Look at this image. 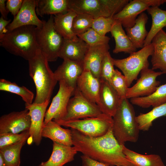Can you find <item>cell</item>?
<instances>
[{
  "label": "cell",
  "instance_id": "1",
  "mask_svg": "<svg viewBox=\"0 0 166 166\" xmlns=\"http://www.w3.org/2000/svg\"><path fill=\"white\" fill-rule=\"evenodd\" d=\"M73 147L83 155L109 166H134L123 152L120 144L110 129L105 135L89 136L70 128Z\"/></svg>",
  "mask_w": 166,
  "mask_h": 166
},
{
  "label": "cell",
  "instance_id": "2",
  "mask_svg": "<svg viewBox=\"0 0 166 166\" xmlns=\"http://www.w3.org/2000/svg\"><path fill=\"white\" fill-rule=\"evenodd\" d=\"M28 61L29 74L35 85L36 94L33 103H43L50 100L57 82L48 61L38 49Z\"/></svg>",
  "mask_w": 166,
  "mask_h": 166
},
{
  "label": "cell",
  "instance_id": "3",
  "mask_svg": "<svg viewBox=\"0 0 166 166\" xmlns=\"http://www.w3.org/2000/svg\"><path fill=\"white\" fill-rule=\"evenodd\" d=\"M36 26L17 28L0 38V45L11 54L29 61L39 49L35 36Z\"/></svg>",
  "mask_w": 166,
  "mask_h": 166
},
{
  "label": "cell",
  "instance_id": "4",
  "mask_svg": "<svg viewBox=\"0 0 166 166\" xmlns=\"http://www.w3.org/2000/svg\"><path fill=\"white\" fill-rule=\"evenodd\" d=\"M133 107L128 99H121L115 114L112 117V131L121 145L126 142H136L138 140L140 129L136 120Z\"/></svg>",
  "mask_w": 166,
  "mask_h": 166
},
{
  "label": "cell",
  "instance_id": "5",
  "mask_svg": "<svg viewBox=\"0 0 166 166\" xmlns=\"http://www.w3.org/2000/svg\"><path fill=\"white\" fill-rule=\"evenodd\" d=\"M36 38L39 49L49 62L56 61L64 39L56 29L54 17L51 15L42 26L35 28Z\"/></svg>",
  "mask_w": 166,
  "mask_h": 166
},
{
  "label": "cell",
  "instance_id": "6",
  "mask_svg": "<svg viewBox=\"0 0 166 166\" xmlns=\"http://www.w3.org/2000/svg\"><path fill=\"white\" fill-rule=\"evenodd\" d=\"M153 50V45L150 44L143 47L140 50L130 54L122 59H113L114 65L123 73L126 79L129 88L143 69L148 68V58L152 56Z\"/></svg>",
  "mask_w": 166,
  "mask_h": 166
},
{
  "label": "cell",
  "instance_id": "7",
  "mask_svg": "<svg viewBox=\"0 0 166 166\" xmlns=\"http://www.w3.org/2000/svg\"><path fill=\"white\" fill-rule=\"evenodd\" d=\"M54 121L61 126L70 127L86 135L95 137L106 134L112 128L113 123L112 117L103 113L96 117L68 121Z\"/></svg>",
  "mask_w": 166,
  "mask_h": 166
},
{
  "label": "cell",
  "instance_id": "8",
  "mask_svg": "<svg viewBox=\"0 0 166 166\" xmlns=\"http://www.w3.org/2000/svg\"><path fill=\"white\" fill-rule=\"evenodd\" d=\"M97 104L85 97L77 88L68 102L66 113L61 120L68 121L96 117L101 114Z\"/></svg>",
  "mask_w": 166,
  "mask_h": 166
},
{
  "label": "cell",
  "instance_id": "9",
  "mask_svg": "<svg viewBox=\"0 0 166 166\" xmlns=\"http://www.w3.org/2000/svg\"><path fill=\"white\" fill-rule=\"evenodd\" d=\"M166 0H133L129 2L113 18L120 21L125 28L133 26L137 16L149 8L159 6L165 3Z\"/></svg>",
  "mask_w": 166,
  "mask_h": 166
},
{
  "label": "cell",
  "instance_id": "10",
  "mask_svg": "<svg viewBox=\"0 0 166 166\" xmlns=\"http://www.w3.org/2000/svg\"><path fill=\"white\" fill-rule=\"evenodd\" d=\"M59 90L45 113L44 124L52 120H62L66 113L69 100L74 95L75 90L69 86L65 81H59Z\"/></svg>",
  "mask_w": 166,
  "mask_h": 166
},
{
  "label": "cell",
  "instance_id": "11",
  "mask_svg": "<svg viewBox=\"0 0 166 166\" xmlns=\"http://www.w3.org/2000/svg\"><path fill=\"white\" fill-rule=\"evenodd\" d=\"M164 73L156 72L148 68L142 70L140 72V77L136 83L128 89L126 98L147 96L153 93L160 84L156 78Z\"/></svg>",
  "mask_w": 166,
  "mask_h": 166
},
{
  "label": "cell",
  "instance_id": "12",
  "mask_svg": "<svg viewBox=\"0 0 166 166\" xmlns=\"http://www.w3.org/2000/svg\"><path fill=\"white\" fill-rule=\"evenodd\" d=\"M31 123L28 110L13 112L2 116L0 118V134H18L29 130Z\"/></svg>",
  "mask_w": 166,
  "mask_h": 166
},
{
  "label": "cell",
  "instance_id": "13",
  "mask_svg": "<svg viewBox=\"0 0 166 166\" xmlns=\"http://www.w3.org/2000/svg\"><path fill=\"white\" fill-rule=\"evenodd\" d=\"M50 100L40 104L33 103L25 104V109L29 111L31 117V123L29 130V137L31 142L39 145L42 140V132L44 125L46 109Z\"/></svg>",
  "mask_w": 166,
  "mask_h": 166
},
{
  "label": "cell",
  "instance_id": "14",
  "mask_svg": "<svg viewBox=\"0 0 166 166\" xmlns=\"http://www.w3.org/2000/svg\"><path fill=\"white\" fill-rule=\"evenodd\" d=\"M36 6V0H24L18 13L7 26V32L24 26L32 25L37 27L42 26L44 20H41L38 17Z\"/></svg>",
  "mask_w": 166,
  "mask_h": 166
},
{
  "label": "cell",
  "instance_id": "15",
  "mask_svg": "<svg viewBox=\"0 0 166 166\" xmlns=\"http://www.w3.org/2000/svg\"><path fill=\"white\" fill-rule=\"evenodd\" d=\"M100 80L101 88L97 104L103 114L113 117L119 107L121 99L109 82Z\"/></svg>",
  "mask_w": 166,
  "mask_h": 166
},
{
  "label": "cell",
  "instance_id": "16",
  "mask_svg": "<svg viewBox=\"0 0 166 166\" xmlns=\"http://www.w3.org/2000/svg\"><path fill=\"white\" fill-rule=\"evenodd\" d=\"M83 71V62L64 59L54 73L57 81H64L75 90L78 79Z\"/></svg>",
  "mask_w": 166,
  "mask_h": 166
},
{
  "label": "cell",
  "instance_id": "17",
  "mask_svg": "<svg viewBox=\"0 0 166 166\" xmlns=\"http://www.w3.org/2000/svg\"><path fill=\"white\" fill-rule=\"evenodd\" d=\"M89 46L78 37L74 39H64L59 54L63 60L83 62Z\"/></svg>",
  "mask_w": 166,
  "mask_h": 166
},
{
  "label": "cell",
  "instance_id": "18",
  "mask_svg": "<svg viewBox=\"0 0 166 166\" xmlns=\"http://www.w3.org/2000/svg\"><path fill=\"white\" fill-rule=\"evenodd\" d=\"M77 88L89 100L97 103L101 88V81L90 71L84 70L78 79Z\"/></svg>",
  "mask_w": 166,
  "mask_h": 166
},
{
  "label": "cell",
  "instance_id": "19",
  "mask_svg": "<svg viewBox=\"0 0 166 166\" xmlns=\"http://www.w3.org/2000/svg\"><path fill=\"white\" fill-rule=\"evenodd\" d=\"M109 49V44L89 46L83 61L84 70L90 71L100 79L101 63Z\"/></svg>",
  "mask_w": 166,
  "mask_h": 166
},
{
  "label": "cell",
  "instance_id": "20",
  "mask_svg": "<svg viewBox=\"0 0 166 166\" xmlns=\"http://www.w3.org/2000/svg\"><path fill=\"white\" fill-rule=\"evenodd\" d=\"M152 43L153 50L152 55V69H160L166 73V32L163 29L153 38Z\"/></svg>",
  "mask_w": 166,
  "mask_h": 166
},
{
  "label": "cell",
  "instance_id": "21",
  "mask_svg": "<svg viewBox=\"0 0 166 166\" xmlns=\"http://www.w3.org/2000/svg\"><path fill=\"white\" fill-rule=\"evenodd\" d=\"M69 10L77 14H85L93 18L109 17L101 0H69Z\"/></svg>",
  "mask_w": 166,
  "mask_h": 166
},
{
  "label": "cell",
  "instance_id": "22",
  "mask_svg": "<svg viewBox=\"0 0 166 166\" xmlns=\"http://www.w3.org/2000/svg\"><path fill=\"white\" fill-rule=\"evenodd\" d=\"M42 136L61 144L69 146L73 145L71 129L62 128L53 120L44 124Z\"/></svg>",
  "mask_w": 166,
  "mask_h": 166
},
{
  "label": "cell",
  "instance_id": "23",
  "mask_svg": "<svg viewBox=\"0 0 166 166\" xmlns=\"http://www.w3.org/2000/svg\"><path fill=\"white\" fill-rule=\"evenodd\" d=\"M77 152L73 147L53 142L50 157L47 161L42 162L38 166H63L73 161Z\"/></svg>",
  "mask_w": 166,
  "mask_h": 166
},
{
  "label": "cell",
  "instance_id": "24",
  "mask_svg": "<svg viewBox=\"0 0 166 166\" xmlns=\"http://www.w3.org/2000/svg\"><path fill=\"white\" fill-rule=\"evenodd\" d=\"M148 19L147 14L143 12L137 18L133 26L125 28L127 35L136 49L144 47L148 33L145 27Z\"/></svg>",
  "mask_w": 166,
  "mask_h": 166
},
{
  "label": "cell",
  "instance_id": "25",
  "mask_svg": "<svg viewBox=\"0 0 166 166\" xmlns=\"http://www.w3.org/2000/svg\"><path fill=\"white\" fill-rule=\"evenodd\" d=\"M122 27L121 22L115 20L110 31L115 42L113 52L117 53L123 52L130 54L136 51V49L125 33Z\"/></svg>",
  "mask_w": 166,
  "mask_h": 166
},
{
  "label": "cell",
  "instance_id": "26",
  "mask_svg": "<svg viewBox=\"0 0 166 166\" xmlns=\"http://www.w3.org/2000/svg\"><path fill=\"white\" fill-rule=\"evenodd\" d=\"M69 10V0H36V11L37 15L65 14Z\"/></svg>",
  "mask_w": 166,
  "mask_h": 166
},
{
  "label": "cell",
  "instance_id": "27",
  "mask_svg": "<svg viewBox=\"0 0 166 166\" xmlns=\"http://www.w3.org/2000/svg\"><path fill=\"white\" fill-rule=\"evenodd\" d=\"M146 10L151 16L152 24L144 47L150 44L155 36L163 28L166 27V10L156 6L150 7Z\"/></svg>",
  "mask_w": 166,
  "mask_h": 166
},
{
  "label": "cell",
  "instance_id": "28",
  "mask_svg": "<svg viewBox=\"0 0 166 166\" xmlns=\"http://www.w3.org/2000/svg\"><path fill=\"white\" fill-rule=\"evenodd\" d=\"M77 14L73 11L69 10L65 14L54 15L55 28L64 39H74L78 38L74 34L72 30L73 20Z\"/></svg>",
  "mask_w": 166,
  "mask_h": 166
},
{
  "label": "cell",
  "instance_id": "29",
  "mask_svg": "<svg viewBox=\"0 0 166 166\" xmlns=\"http://www.w3.org/2000/svg\"><path fill=\"white\" fill-rule=\"evenodd\" d=\"M123 151L128 160L134 166H165L158 155L140 154L127 148L124 145Z\"/></svg>",
  "mask_w": 166,
  "mask_h": 166
},
{
  "label": "cell",
  "instance_id": "30",
  "mask_svg": "<svg viewBox=\"0 0 166 166\" xmlns=\"http://www.w3.org/2000/svg\"><path fill=\"white\" fill-rule=\"evenodd\" d=\"M130 101L132 104L142 108H154L166 103V83L159 86L150 95L132 98Z\"/></svg>",
  "mask_w": 166,
  "mask_h": 166
},
{
  "label": "cell",
  "instance_id": "31",
  "mask_svg": "<svg viewBox=\"0 0 166 166\" xmlns=\"http://www.w3.org/2000/svg\"><path fill=\"white\" fill-rule=\"evenodd\" d=\"M166 116V103L154 107L150 111L140 113L136 117L140 130L147 131L152 126L153 122L160 117Z\"/></svg>",
  "mask_w": 166,
  "mask_h": 166
},
{
  "label": "cell",
  "instance_id": "32",
  "mask_svg": "<svg viewBox=\"0 0 166 166\" xmlns=\"http://www.w3.org/2000/svg\"><path fill=\"white\" fill-rule=\"evenodd\" d=\"M0 90L15 93L20 96L26 104H32L34 93L24 86H20L15 82L4 79L0 80Z\"/></svg>",
  "mask_w": 166,
  "mask_h": 166
},
{
  "label": "cell",
  "instance_id": "33",
  "mask_svg": "<svg viewBox=\"0 0 166 166\" xmlns=\"http://www.w3.org/2000/svg\"><path fill=\"white\" fill-rule=\"evenodd\" d=\"M27 140L0 149V154L4 158L6 166H20L21 150Z\"/></svg>",
  "mask_w": 166,
  "mask_h": 166
},
{
  "label": "cell",
  "instance_id": "34",
  "mask_svg": "<svg viewBox=\"0 0 166 166\" xmlns=\"http://www.w3.org/2000/svg\"><path fill=\"white\" fill-rule=\"evenodd\" d=\"M77 36L89 46L109 44L110 40L108 37L101 35L91 28Z\"/></svg>",
  "mask_w": 166,
  "mask_h": 166
},
{
  "label": "cell",
  "instance_id": "35",
  "mask_svg": "<svg viewBox=\"0 0 166 166\" xmlns=\"http://www.w3.org/2000/svg\"><path fill=\"white\" fill-rule=\"evenodd\" d=\"M93 19L86 14H77L73 22L72 30L74 34L77 36L91 28Z\"/></svg>",
  "mask_w": 166,
  "mask_h": 166
},
{
  "label": "cell",
  "instance_id": "36",
  "mask_svg": "<svg viewBox=\"0 0 166 166\" xmlns=\"http://www.w3.org/2000/svg\"><path fill=\"white\" fill-rule=\"evenodd\" d=\"M110 84L121 99L126 98L128 87L125 77L117 69H115Z\"/></svg>",
  "mask_w": 166,
  "mask_h": 166
},
{
  "label": "cell",
  "instance_id": "37",
  "mask_svg": "<svg viewBox=\"0 0 166 166\" xmlns=\"http://www.w3.org/2000/svg\"><path fill=\"white\" fill-rule=\"evenodd\" d=\"M29 130L18 134H0V149L18 143L25 139H28L29 137Z\"/></svg>",
  "mask_w": 166,
  "mask_h": 166
},
{
  "label": "cell",
  "instance_id": "38",
  "mask_svg": "<svg viewBox=\"0 0 166 166\" xmlns=\"http://www.w3.org/2000/svg\"><path fill=\"white\" fill-rule=\"evenodd\" d=\"M115 21L113 18L99 17L93 19L91 28L101 35L105 36L110 32Z\"/></svg>",
  "mask_w": 166,
  "mask_h": 166
},
{
  "label": "cell",
  "instance_id": "39",
  "mask_svg": "<svg viewBox=\"0 0 166 166\" xmlns=\"http://www.w3.org/2000/svg\"><path fill=\"white\" fill-rule=\"evenodd\" d=\"M113 59L109 51L103 59L101 69L100 79L106 81L110 83L115 69Z\"/></svg>",
  "mask_w": 166,
  "mask_h": 166
},
{
  "label": "cell",
  "instance_id": "40",
  "mask_svg": "<svg viewBox=\"0 0 166 166\" xmlns=\"http://www.w3.org/2000/svg\"><path fill=\"white\" fill-rule=\"evenodd\" d=\"M109 17L113 16L120 12L129 2L128 0H101Z\"/></svg>",
  "mask_w": 166,
  "mask_h": 166
},
{
  "label": "cell",
  "instance_id": "41",
  "mask_svg": "<svg viewBox=\"0 0 166 166\" xmlns=\"http://www.w3.org/2000/svg\"><path fill=\"white\" fill-rule=\"evenodd\" d=\"M24 0H8L6 2V7L9 12L15 17L20 11Z\"/></svg>",
  "mask_w": 166,
  "mask_h": 166
},
{
  "label": "cell",
  "instance_id": "42",
  "mask_svg": "<svg viewBox=\"0 0 166 166\" xmlns=\"http://www.w3.org/2000/svg\"><path fill=\"white\" fill-rule=\"evenodd\" d=\"M82 166H109L84 155L81 156Z\"/></svg>",
  "mask_w": 166,
  "mask_h": 166
},
{
  "label": "cell",
  "instance_id": "43",
  "mask_svg": "<svg viewBox=\"0 0 166 166\" xmlns=\"http://www.w3.org/2000/svg\"><path fill=\"white\" fill-rule=\"evenodd\" d=\"M11 21V20H6L2 16L0 18V38L7 32L6 27Z\"/></svg>",
  "mask_w": 166,
  "mask_h": 166
},
{
  "label": "cell",
  "instance_id": "44",
  "mask_svg": "<svg viewBox=\"0 0 166 166\" xmlns=\"http://www.w3.org/2000/svg\"><path fill=\"white\" fill-rule=\"evenodd\" d=\"M6 0H0V12L1 14V16L5 19H7V16L9 13L8 11L5 2H6Z\"/></svg>",
  "mask_w": 166,
  "mask_h": 166
},
{
  "label": "cell",
  "instance_id": "45",
  "mask_svg": "<svg viewBox=\"0 0 166 166\" xmlns=\"http://www.w3.org/2000/svg\"><path fill=\"white\" fill-rule=\"evenodd\" d=\"M0 166H6L4 159L1 154H0Z\"/></svg>",
  "mask_w": 166,
  "mask_h": 166
},
{
  "label": "cell",
  "instance_id": "46",
  "mask_svg": "<svg viewBox=\"0 0 166 166\" xmlns=\"http://www.w3.org/2000/svg\"><path fill=\"white\" fill-rule=\"evenodd\" d=\"M165 3H166V2H165Z\"/></svg>",
  "mask_w": 166,
  "mask_h": 166
}]
</instances>
